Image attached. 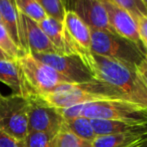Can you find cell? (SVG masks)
I'll return each instance as SVG.
<instances>
[{
  "instance_id": "obj_1",
  "label": "cell",
  "mask_w": 147,
  "mask_h": 147,
  "mask_svg": "<svg viewBox=\"0 0 147 147\" xmlns=\"http://www.w3.org/2000/svg\"><path fill=\"white\" fill-rule=\"evenodd\" d=\"M90 70L97 80L110 85L125 99L147 106V90L135 68L92 53Z\"/></svg>"
},
{
  "instance_id": "obj_2",
  "label": "cell",
  "mask_w": 147,
  "mask_h": 147,
  "mask_svg": "<svg viewBox=\"0 0 147 147\" xmlns=\"http://www.w3.org/2000/svg\"><path fill=\"white\" fill-rule=\"evenodd\" d=\"M64 119L86 117L88 119L117 120L147 124V106L127 99H106L58 109Z\"/></svg>"
},
{
  "instance_id": "obj_3",
  "label": "cell",
  "mask_w": 147,
  "mask_h": 147,
  "mask_svg": "<svg viewBox=\"0 0 147 147\" xmlns=\"http://www.w3.org/2000/svg\"><path fill=\"white\" fill-rule=\"evenodd\" d=\"M41 97L57 109L106 99H125L117 90L100 80L86 83L61 84L51 93Z\"/></svg>"
},
{
  "instance_id": "obj_4",
  "label": "cell",
  "mask_w": 147,
  "mask_h": 147,
  "mask_svg": "<svg viewBox=\"0 0 147 147\" xmlns=\"http://www.w3.org/2000/svg\"><path fill=\"white\" fill-rule=\"evenodd\" d=\"M91 31V53L117 60L136 70L147 58L146 52L134 42L106 30Z\"/></svg>"
},
{
  "instance_id": "obj_5",
  "label": "cell",
  "mask_w": 147,
  "mask_h": 147,
  "mask_svg": "<svg viewBox=\"0 0 147 147\" xmlns=\"http://www.w3.org/2000/svg\"><path fill=\"white\" fill-rule=\"evenodd\" d=\"M21 72L27 97L30 95L43 96L51 93L57 86L71 81L47 64L36 59L30 53H25L16 60Z\"/></svg>"
},
{
  "instance_id": "obj_6",
  "label": "cell",
  "mask_w": 147,
  "mask_h": 147,
  "mask_svg": "<svg viewBox=\"0 0 147 147\" xmlns=\"http://www.w3.org/2000/svg\"><path fill=\"white\" fill-rule=\"evenodd\" d=\"M28 97L10 94L0 97V131L19 140L28 132Z\"/></svg>"
},
{
  "instance_id": "obj_7",
  "label": "cell",
  "mask_w": 147,
  "mask_h": 147,
  "mask_svg": "<svg viewBox=\"0 0 147 147\" xmlns=\"http://www.w3.org/2000/svg\"><path fill=\"white\" fill-rule=\"evenodd\" d=\"M32 55L55 69L72 83H86L97 80L88 66L78 55H60L54 53Z\"/></svg>"
},
{
  "instance_id": "obj_8",
  "label": "cell",
  "mask_w": 147,
  "mask_h": 147,
  "mask_svg": "<svg viewBox=\"0 0 147 147\" xmlns=\"http://www.w3.org/2000/svg\"><path fill=\"white\" fill-rule=\"evenodd\" d=\"M28 132L58 133L64 121L58 109L47 103L39 95H30L28 96Z\"/></svg>"
},
{
  "instance_id": "obj_9",
  "label": "cell",
  "mask_w": 147,
  "mask_h": 147,
  "mask_svg": "<svg viewBox=\"0 0 147 147\" xmlns=\"http://www.w3.org/2000/svg\"><path fill=\"white\" fill-rule=\"evenodd\" d=\"M62 23L72 52L78 55L90 69L92 63L90 28L70 10H66Z\"/></svg>"
},
{
  "instance_id": "obj_10",
  "label": "cell",
  "mask_w": 147,
  "mask_h": 147,
  "mask_svg": "<svg viewBox=\"0 0 147 147\" xmlns=\"http://www.w3.org/2000/svg\"><path fill=\"white\" fill-rule=\"evenodd\" d=\"M65 8L74 12L90 30L113 32L108 21L106 8L101 0H66Z\"/></svg>"
},
{
  "instance_id": "obj_11",
  "label": "cell",
  "mask_w": 147,
  "mask_h": 147,
  "mask_svg": "<svg viewBox=\"0 0 147 147\" xmlns=\"http://www.w3.org/2000/svg\"><path fill=\"white\" fill-rule=\"evenodd\" d=\"M20 13V12H19ZM22 35H23V51L31 54H58L54 45L51 43L39 24L20 13Z\"/></svg>"
},
{
  "instance_id": "obj_12",
  "label": "cell",
  "mask_w": 147,
  "mask_h": 147,
  "mask_svg": "<svg viewBox=\"0 0 147 147\" xmlns=\"http://www.w3.org/2000/svg\"><path fill=\"white\" fill-rule=\"evenodd\" d=\"M106 8L108 21L113 32L134 42L143 49L138 34L137 20L126 10L118 7L111 1H103ZM144 50V49H143ZM145 51V50H144Z\"/></svg>"
},
{
  "instance_id": "obj_13",
  "label": "cell",
  "mask_w": 147,
  "mask_h": 147,
  "mask_svg": "<svg viewBox=\"0 0 147 147\" xmlns=\"http://www.w3.org/2000/svg\"><path fill=\"white\" fill-rule=\"evenodd\" d=\"M0 17L1 23L7 30L11 39L24 53L20 13L16 7L15 2L12 0H0Z\"/></svg>"
},
{
  "instance_id": "obj_14",
  "label": "cell",
  "mask_w": 147,
  "mask_h": 147,
  "mask_svg": "<svg viewBox=\"0 0 147 147\" xmlns=\"http://www.w3.org/2000/svg\"><path fill=\"white\" fill-rule=\"evenodd\" d=\"M38 24L41 27V29L43 30V32L49 38V40L51 41V43L54 45L58 54L60 55L74 54L72 52L71 48H70L69 44H68L62 21H59V20L47 16L45 19H43Z\"/></svg>"
},
{
  "instance_id": "obj_15",
  "label": "cell",
  "mask_w": 147,
  "mask_h": 147,
  "mask_svg": "<svg viewBox=\"0 0 147 147\" xmlns=\"http://www.w3.org/2000/svg\"><path fill=\"white\" fill-rule=\"evenodd\" d=\"M147 140V131L125 132L96 136L92 147H136Z\"/></svg>"
},
{
  "instance_id": "obj_16",
  "label": "cell",
  "mask_w": 147,
  "mask_h": 147,
  "mask_svg": "<svg viewBox=\"0 0 147 147\" xmlns=\"http://www.w3.org/2000/svg\"><path fill=\"white\" fill-rule=\"evenodd\" d=\"M90 122L96 136L125 133V132L147 131V124L137 123V122H125L104 119H90Z\"/></svg>"
},
{
  "instance_id": "obj_17",
  "label": "cell",
  "mask_w": 147,
  "mask_h": 147,
  "mask_svg": "<svg viewBox=\"0 0 147 147\" xmlns=\"http://www.w3.org/2000/svg\"><path fill=\"white\" fill-rule=\"evenodd\" d=\"M0 81L11 89L13 94L27 97L21 72L15 60L0 58Z\"/></svg>"
},
{
  "instance_id": "obj_18",
  "label": "cell",
  "mask_w": 147,
  "mask_h": 147,
  "mask_svg": "<svg viewBox=\"0 0 147 147\" xmlns=\"http://www.w3.org/2000/svg\"><path fill=\"white\" fill-rule=\"evenodd\" d=\"M62 127L86 141L93 142V140L96 138V134L94 133L91 126L90 119L86 117L79 116L64 119Z\"/></svg>"
},
{
  "instance_id": "obj_19",
  "label": "cell",
  "mask_w": 147,
  "mask_h": 147,
  "mask_svg": "<svg viewBox=\"0 0 147 147\" xmlns=\"http://www.w3.org/2000/svg\"><path fill=\"white\" fill-rule=\"evenodd\" d=\"M14 1L20 13L37 23L47 17L45 11L36 0H14Z\"/></svg>"
},
{
  "instance_id": "obj_20",
  "label": "cell",
  "mask_w": 147,
  "mask_h": 147,
  "mask_svg": "<svg viewBox=\"0 0 147 147\" xmlns=\"http://www.w3.org/2000/svg\"><path fill=\"white\" fill-rule=\"evenodd\" d=\"M57 134L50 132L29 131L24 138V144L25 147H56Z\"/></svg>"
},
{
  "instance_id": "obj_21",
  "label": "cell",
  "mask_w": 147,
  "mask_h": 147,
  "mask_svg": "<svg viewBox=\"0 0 147 147\" xmlns=\"http://www.w3.org/2000/svg\"><path fill=\"white\" fill-rule=\"evenodd\" d=\"M56 147H92V142L81 139L62 127L57 134Z\"/></svg>"
},
{
  "instance_id": "obj_22",
  "label": "cell",
  "mask_w": 147,
  "mask_h": 147,
  "mask_svg": "<svg viewBox=\"0 0 147 147\" xmlns=\"http://www.w3.org/2000/svg\"><path fill=\"white\" fill-rule=\"evenodd\" d=\"M0 48L9 56L10 59L15 61L24 54L11 39L2 23H0Z\"/></svg>"
},
{
  "instance_id": "obj_23",
  "label": "cell",
  "mask_w": 147,
  "mask_h": 147,
  "mask_svg": "<svg viewBox=\"0 0 147 147\" xmlns=\"http://www.w3.org/2000/svg\"><path fill=\"white\" fill-rule=\"evenodd\" d=\"M36 1L40 4L47 16L59 21H63L66 8L62 0H36Z\"/></svg>"
},
{
  "instance_id": "obj_24",
  "label": "cell",
  "mask_w": 147,
  "mask_h": 147,
  "mask_svg": "<svg viewBox=\"0 0 147 147\" xmlns=\"http://www.w3.org/2000/svg\"><path fill=\"white\" fill-rule=\"evenodd\" d=\"M118 7L129 12L136 20L143 15H147V8L142 0H109Z\"/></svg>"
},
{
  "instance_id": "obj_25",
  "label": "cell",
  "mask_w": 147,
  "mask_h": 147,
  "mask_svg": "<svg viewBox=\"0 0 147 147\" xmlns=\"http://www.w3.org/2000/svg\"><path fill=\"white\" fill-rule=\"evenodd\" d=\"M138 34L141 45L147 54V15H143L137 19Z\"/></svg>"
},
{
  "instance_id": "obj_26",
  "label": "cell",
  "mask_w": 147,
  "mask_h": 147,
  "mask_svg": "<svg viewBox=\"0 0 147 147\" xmlns=\"http://www.w3.org/2000/svg\"><path fill=\"white\" fill-rule=\"evenodd\" d=\"M0 147H25V144L24 140H19L0 131Z\"/></svg>"
},
{
  "instance_id": "obj_27",
  "label": "cell",
  "mask_w": 147,
  "mask_h": 147,
  "mask_svg": "<svg viewBox=\"0 0 147 147\" xmlns=\"http://www.w3.org/2000/svg\"><path fill=\"white\" fill-rule=\"evenodd\" d=\"M137 72L139 74L140 78H141L142 82H143L144 86H145L147 90V58L141 65L139 66V68L137 69Z\"/></svg>"
},
{
  "instance_id": "obj_28",
  "label": "cell",
  "mask_w": 147,
  "mask_h": 147,
  "mask_svg": "<svg viewBox=\"0 0 147 147\" xmlns=\"http://www.w3.org/2000/svg\"><path fill=\"white\" fill-rule=\"evenodd\" d=\"M0 58H1V59H10L9 56H8V55L6 54V53L4 52L1 48H0ZM10 60H12V59H10Z\"/></svg>"
},
{
  "instance_id": "obj_29",
  "label": "cell",
  "mask_w": 147,
  "mask_h": 147,
  "mask_svg": "<svg viewBox=\"0 0 147 147\" xmlns=\"http://www.w3.org/2000/svg\"><path fill=\"white\" fill-rule=\"evenodd\" d=\"M136 147H147V140H145L144 142H142V143H140L139 145H137Z\"/></svg>"
},
{
  "instance_id": "obj_30",
  "label": "cell",
  "mask_w": 147,
  "mask_h": 147,
  "mask_svg": "<svg viewBox=\"0 0 147 147\" xmlns=\"http://www.w3.org/2000/svg\"><path fill=\"white\" fill-rule=\"evenodd\" d=\"M142 2L144 3V5L146 6V8H147V0H142Z\"/></svg>"
},
{
  "instance_id": "obj_31",
  "label": "cell",
  "mask_w": 147,
  "mask_h": 147,
  "mask_svg": "<svg viewBox=\"0 0 147 147\" xmlns=\"http://www.w3.org/2000/svg\"><path fill=\"white\" fill-rule=\"evenodd\" d=\"M62 2H63L64 6H65V4H66V0H62Z\"/></svg>"
},
{
  "instance_id": "obj_32",
  "label": "cell",
  "mask_w": 147,
  "mask_h": 147,
  "mask_svg": "<svg viewBox=\"0 0 147 147\" xmlns=\"http://www.w3.org/2000/svg\"><path fill=\"white\" fill-rule=\"evenodd\" d=\"M101 1H108V0H101Z\"/></svg>"
},
{
  "instance_id": "obj_33",
  "label": "cell",
  "mask_w": 147,
  "mask_h": 147,
  "mask_svg": "<svg viewBox=\"0 0 147 147\" xmlns=\"http://www.w3.org/2000/svg\"><path fill=\"white\" fill-rule=\"evenodd\" d=\"M0 23H1V17H0Z\"/></svg>"
},
{
  "instance_id": "obj_34",
  "label": "cell",
  "mask_w": 147,
  "mask_h": 147,
  "mask_svg": "<svg viewBox=\"0 0 147 147\" xmlns=\"http://www.w3.org/2000/svg\"><path fill=\"white\" fill-rule=\"evenodd\" d=\"M2 96V95H1V93H0V97H1Z\"/></svg>"
},
{
  "instance_id": "obj_35",
  "label": "cell",
  "mask_w": 147,
  "mask_h": 147,
  "mask_svg": "<svg viewBox=\"0 0 147 147\" xmlns=\"http://www.w3.org/2000/svg\"><path fill=\"white\" fill-rule=\"evenodd\" d=\"M12 1H14V0H12ZM14 2H15V1H14Z\"/></svg>"
}]
</instances>
